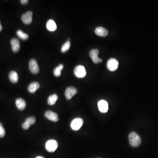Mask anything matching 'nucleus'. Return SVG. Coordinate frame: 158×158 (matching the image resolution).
I'll use <instances>...</instances> for the list:
<instances>
[{"mask_svg":"<svg viewBox=\"0 0 158 158\" xmlns=\"http://www.w3.org/2000/svg\"><path fill=\"white\" fill-rule=\"evenodd\" d=\"M119 62L117 60L114 58L109 59L107 62V67L108 70L111 71H114L117 69Z\"/></svg>","mask_w":158,"mask_h":158,"instance_id":"obj_5","label":"nucleus"},{"mask_svg":"<svg viewBox=\"0 0 158 158\" xmlns=\"http://www.w3.org/2000/svg\"><path fill=\"white\" fill-rule=\"evenodd\" d=\"M99 53V51L98 49H92L90 52L91 58L92 59L93 62L96 64L102 62V60L98 56Z\"/></svg>","mask_w":158,"mask_h":158,"instance_id":"obj_9","label":"nucleus"},{"mask_svg":"<svg viewBox=\"0 0 158 158\" xmlns=\"http://www.w3.org/2000/svg\"><path fill=\"white\" fill-rule=\"evenodd\" d=\"M44 116L48 120L54 122H57L59 120L58 114L51 111H47L44 114Z\"/></svg>","mask_w":158,"mask_h":158,"instance_id":"obj_10","label":"nucleus"},{"mask_svg":"<svg viewBox=\"0 0 158 158\" xmlns=\"http://www.w3.org/2000/svg\"><path fill=\"white\" fill-rule=\"evenodd\" d=\"M32 12L28 11L22 14L21 19L24 24L28 25V24H30L32 22Z\"/></svg>","mask_w":158,"mask_h":158,"instance_id":"obj_7","label":"nucleus"},{"mask_svg":"<svg viewBox=\"0 0 158 158\" xmlns=\"http://www.w3.org/2000/svg\"><path fill=\"white\" fill-rule=\"evenodd\" d=\"M39 88V83L37 82H33L29 84L28 87V91L30 93H34Z\"/></svg>","mask_w":158,"mask_h":158,"instance_id":"obj_15","label":"nucleus"},{"mask_svg":"<svg viewBox=\"0 0 158 158\" xmlns=\"http://www.w3.org/2000/svg\"><path fill=\"white\" fill-rule=\"evenodd\" d=\"M29 69L32 73L37 74L39 72V67L36 60L32 59L29 62Z\"/></svg>","mask_w":158,"mask_h":158,"instance_id":"obj_6","label":"nucleus"},{"mask_svg":"<svg viewBox=\"0 0 158 158\" xmlns=\"http://www.w3.org/2000/svg\"><path fill=\"white\" fill-rule=\"evenodd\" d=\"M36 158H43V157H36Z\"/></svg>","mask_w":158,"mask_h":158,"instance_id":"obj_27","label":"nucleus"},{"mask_svg":"<svg viewBox=\"0 0 158 158\" xmlns=\"http://www.w3.org/2000/svg\"><path fill=\"white\" fill-rule=\"evenodd\" d=\"M12 51L14 52H17L20 50V44L19 40L16 38H13L11 41Z\"/></svg>","mask_w":158,"mask_h":158,"instance_id":"obj_12","label":"nucleus"},{"mask_svg":"<svg viewBox=\"0 0 158 158\" xmlns=\"http://www.w3.org/2000/svg\"><path fill=\"white\" fill-rule=\"evenodd\" d=\"M98 107L101 112L106 113L108 112L109 109L108 102L104 100H101L98 102Z\"/></svg>","mask_w":158,"mask_h":158,"instance_id":"obj_11","label":"nucleus"},{"mask_svg":"<svg viewBox=\"0 0 158 158\" xmlns=\"http://www.w3.org/2000/svg\"><path fill=\"white\" fill-rule=\"evenodd\" d=\"M47 29L50 31L53 32L57 30V25L55 22L52 20H49L46 24Z\"/></svg>","mask_w":158,"mask_h":158,"instance_id":"obj_16","label":"nucleus"},{"mask_svg":"<svg viewBox=\"0 0 158 158\" xmlns=\"http://www.w3.org/2000/svg\"><path fill=\"white\" fill-rule=\"evenodd\" d=\"M74 72L76 77L78 78H83L86 75V71L85 67L82 65L76 66L74 70Z\"/></svg>","mask_w":158,"mask_h":158,"instance_id":"obj_4","label":"nucleus"},{"mask_svg":"<svg viewBox=\"0 0 158 158\" xmlns=\"http://www.w3.org/2000/svg\"><path fill=\"white\" fill-rule=\"evenodd\" d=\"M22 128H23V129L27 130L29 128H30V126L29 124H27L26 122H24L22 123Z\"/></svg>","mask_w":158,"mask_h":158,"instance_id":"obj_24","label":"nucleus"},{"mask_svg":"<svg viewBox=\"0 0 158 158\" xmlns=\"http://www.w3.org/2000/svg\"><path fill=\"white\" fill-rule=\"evenodd\" d=\"M9 78L13 83H16L18 81V75L16 72L12 71L9 74Z\"/></svg>","mask_w":158,"mask_h":158,"instance_id":"obj_17","label":"nucleus"},{"mask_svg":"<svg viewBox=\"0 0 158 158\" xmlns=\"http://www.w3.org/2000/svg\"><path fill=\"white\" fill-rule=\"evenodd\" d=\"M58 99V96L56 94H54L49 96L48 98V103L49 105H54Z\"/></svg>","mask_w":158,"mask_h":158,"instance_id":"obj_18","label":"nucleus"},{"mask_svg":"<svg viewBox=\"0 0 158 158\" xmlns=\"http://www.w3.org/2000/svg\"><path fill=\"white\" fill-rule=\"evenodd\" d=\"M78 93V90L76 88L73 87H68L66 88L65 92V95L66 99L70 100L76 95Z\"/></svg>","mask_w":158,"mask_h":158,"instance_id":"obj_8","label":"nucleus"},{"mask_svg":"<svg viewBox=\"0 0 158 158\" xmlns=\"http://www.w3.org/2000/svg\"><path fill=\"white\" fill-rule=\"evenodd\" d=\"M95 33L98 36L101 37H105L108 34V30L101 26H99L96 28Z\"/></svg>","mask_w":158,"mask_h":158,"instance_id":"obj_13","label":"nucleus"},{"mask_svg":"<svg viewBox=\"0 0 158 158\" xmlns=\"http://www.w3.org/2000/svg\"><path fill=\"white\" fill-rule=\"evenodd\" d=\"M25 122L27 124H29L30 126L34 124L36 122V118L34 117H30L27 118L25 120Z\"/></svg>","mask_w":158,"mask_h":158,"instance_id":"obj_22","label":"nucleus"},{"mask_svg":"<svg viewBox=\"0 0 158 158\" xmlns=\"http://www.w3.org/2000/svg\"><path fill=\"white\" fill-rule=\"evenodd\" d=\"M63 67H64L63 65L60 64L58 67H56L54 70L53 73L55 77H59L61 76V71L63 70Z\"/></svg>","mask_w":158,"mask_h":158,"instance_id":"obj_19","label":"nucleus"},{"mask_svg":"<svg viewBox=\"0 0 158 158\" xmlns=\"http://www.w3.org/2000/svg\"><path fill=\"white\" fill-rule=\"evenodd\" d=\"M83 120L80 118H76L72 120L71 123V128L73 130H79L83 124Z\"/></svg>","mask_w":158,"mask_h":158,"instance_id":"obj_3","label":"nucleus"},{"mask_svg":"<svg viewBox=\"0 0 158 158\" xmlns=\"http://www.w3.org/2000/svg\"><path fill=\"white\" fill-rule=\"evenodd\" d=\"M28 1H29L28 0H21L20 1L21 3L23 4H26L28 3Z\"/></svg>","mask_w":158,"mask_h":158,"instance_id":"obj_25","label":"nucleus"},{"mask_svg":"<svg viewBox=\"0 0 158 158\" xmlns=\"http://www.w3.org/2000/svg\"><path fill=\"white\" fill-rule=\"evenodd\" d=\"M5 134V130L2 124L0 122V138H3L4 137Z\"/></svg>","mask_w":158,"mask_h":158,"instance_id":"obj_23","label":"nucleus"},{"mask_svg":"<svg viewBox=\"0 0 158 158\" xmlns=\"http://www.w3.org/2000/svg\"><path fill=\"white\" fill-rule=\"evenodd\" d=\"M129 141L130 145L134 147H137L139 146L141 142V138L139 135L134 132H133L130 133Z\"/></svg>","mask_w":158,"mask_h":158,"instance_id":"obj_1","label":"nucleus"},{"mask_svg":"<svg viewBox=\"0 0 158 158\" xmlns=\"http://www.w3.org/2000/svg\"><path fill=\"white\" fill-rule=\"evenodd\" d=\"M71 43L70 41H67L62 45L61 48V51L62 53L67 52L70 48Z\"/></svg>","mask_w":158,"mask_h":158,"instance_id":"obj_21","label":"nucleus"},{"mask_svg":"<svg viewBox=\"0 0 158 158\" xmlns=\"http://www.w3.org/2000/svg\"><path fill=\"white\" fill-rule=\"evenodd\" d=\"M16 34L20 39L23 40V41L27 40L29 38V35L27 33L23 32L21 30H17Z\"/></svg>","mask_w":158,"mask_h":158,"instance_id":"obj_20","label":"nucleus"},{"mask_svg":"<svg viewBox=\"0 0 158 158\" xmlns=\"http://www.w3.org/2000/svg\"><path fill=\"white\" fill-rule=\"evenodd\" d=\"M16 107L20 110H23L26 107L25 101L22 98H18L15 101Z\"/></svg>","mask_w":158,"mask_h":158,"instance_id":"obj_14","label":"nucleus"},{"mask_svg":"<svg viewBox=\"0 0 158 158\" xmlns=\"http://www.w3.org/2000/svg\"><path fill=\"white\" fill-rule=\"evenodd\" d=\"M58 144L55 140L51 139L48 141L45 144V148L49 152H52L55 151L58 148Z\"/></svg>","mask_w":158,"mask_h":158,"instance_id":"obj_2","label":"nucleus"},{"mask_svg":"<svg viewBox=\"0 0 158 158\" xmlns=\"http://www.w3.org/2000/svg\"><path fill=\"white\" fill-rule=\"evenodd\" d=\"M2 30V26L1 25V22H0V32Z\"/></svg>","mask_w":158,"mask_h":158,"instance_id":"obj_26","label":"nucleus"}]
</instances>
